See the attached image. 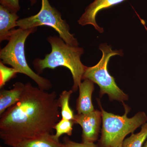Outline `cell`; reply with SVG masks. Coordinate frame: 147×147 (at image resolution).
I'll return each mask as SVG.
<instances>
[{
	"label": "cell",
	"instance_id": "1",
	"mask_svg": "<svg viewBox=\"0 0 147 147\" xmlns=\"http://www.w3.org/2000/svg\"><path fill=\"white\" fill-rule=\"evenodd\" d=\"M59 108L56 92H47L28 82L20 100L0 115V138L15 147L26 139L52 134L59 121Z\"/></svg>",
	"mask_w": 147,
	"mask_h": 147
},
{
	"label": "cell",
	"instance_id": "2",
	"mask_svg": "<svg viewBox=\"0 0 147 147\" xmlns=\"http://www.w3.org/2000/svg\"><path fill=\"white\" fill-rule=\"evenodd\" d=\"M47 41L51 46V52L43 59L37 58L34 61V67L38 74L42 73L45 69H54L59 66L70 70L73 80L72 90L76 92L82 83L83 75L87 67L81 61L84 50L78 46L68 45L57 36H50Z\"/></svg>",
	"mask_w": 147,
	"mask_h": 147
},
{
	"label": "cell",
	"instance_id": "3",
	"mask_svg": "<svg viewBox=\"0 0 147 147\" xmlns=\"http://www.w3.org/2000/svg\"><path fill=\"white\" fill-rule=\"evenodd\" d=\"M102 113L101 136L99 141L101 147H121L125 138L129 133L147 122L144 112H139L131 118L127 117L129 108L123 103L125 112L122 116L108 113L103 110L98 100Z\"/></svg>",
	"mask_w": 147,
	"mask_h": 147
},
{
	"label": "cell",
	"instance_id": "4",
	"mask_svg": "<svg viewBox=\"0 0 147 147\" xmlns=\"http://www.w3.org/2000/svg\"><path fill=\"white\" fill-rule=\"evenodd\" d=\"M37 29V28L28 29L19 28L14 30L8 43L0 51L1 62L4 64L10 65L18 73L28 76L40 89L49 90L52 87L51 82L32 70L27 63L25 55L26 40L31 34L36 31Z\"/></svg>",
	"mask_w": 147,
	"mask_h": 147
},
{
	"label": "cell",
	"instance_id": "5",
	"mask_svg": "<svg viewBox=\"0 0 147 147\" xmlns=\"http://www.w3.org/2000/svg\"><path fill=\"white\" fill-rule=\"evenodd\" d=\"M99 49L102 57L97 64L94 66L87 67L83 75L82 80L89 79L98 85L100 88V96L108 95L110 100H116L123 103L128 100V96L118 86L115 79L108 72V66L110 58L115 55L122 56V51L113 50L107 43H102Z\"/></svg>",
	"mask_w": 147,
	"mask_h": 147
},
{
	"label": "cell",
	"instance_id": "6",
	"mask_svg": "<svg viewBox=\"0 0 147 147\" xmlns=\"http://www.w3.org/2000/svg\"><path fill=\"white\" fill-rule=\"evenodd\" d=\"M43 26L53 28L67 44L72 46L79 45L77 39L69 32L68 24L62 18L59 11L50 5L48 0H41V9L36 14L17 21V26L23 29Z\"/></svg>",
	"mask_w": 147,
	"mask_h": 147
},
{
	"label": "cell",
	"instance_id": "7",
	"mask_svg": "<svg viewBox=\"0 0 147 147\" xmlns=\"http://www.w3.org/2000/svg\"><path fill=\"white\" fill-rule=\"evenodd\" d=\"M73 121L74 124L82 127V142L94 143L97 141L102 123L101 111L95 110L88 114H76Z\"/></svg>",
	"mask_w": 147,
	"mask_h": 147
},
{
	"label": "cell",
	"instance_id": "8",
	"mask_svg": "<svg viewBox=\"0 0 147 147\" xmlns=\"http://www.w3.org/2000/svg\"><path fill=\"white\" fill-rule=\"evenodd\" d=\"M125 1L126 0H94L85 9V12L78 20V23L82 26L91 25L101 33L104 32V30L98 25L96 21V16L97 13L101 10L110 8Z\"/></svg>",
	"mask_w": 147,
	"mask_h": 147
},
{
	"label": "cell",
	"instance_id": "9",
	"mask_svg": "<svg viewBox=\"0 0 147 147\" xmlns=\"http://www.w3.org/2000/svg\"><path fill=\"white\" fill-rule=\"evenodd\" d=\"M94 83L89 79H85L79 85V96L76 101L77 114H88L95 110L92 100L94 89Z\"/></svg>",
	"mask_w": 147,
	"mask_h": 147
},
{
	"label": "cell",
	"instance_id": "10",
	"mask_svg": "<svg viewBox=\"0 0 147 147\" xmlns=\"http://www.w3.org/2000/svg\"><path fill=\"white\" fill-rule=\"evenodd\" d=\"M19 16L16 12L6 7L0 5V41L9 40L14 28L17 26Z\"/></svg>",
	"mask_w": 147,
	"mask_h": 147
},
{
	"label": "cell",
	"instance_id": "11",
	"mask_svg": "<svg viewBox=\"0 0 147 147\" xmlns=\"http://www.w3.org/2000/svg\"><path fill=\"white\" fill-rule=\"evenodd\" d=\"M25 85L16 82L10 90L2 89L0 91V115L7 109L18 102L25 88Z\"/></svg>",
	"mask_w": 147,
	"mask_h": 147
},
{
	"label": "cell",
	"instance_id": "12",
	"mask_svg": "<svg viewBox=\"0 0 147 147\" xmlns=\"http://www.w3.org/2000/svg\"><path fill=\"white\" fill-rule=\"evenodd\" d=\"M15 147H65L63 143L56 139L53 134H46L40 137L22 141Z\"/></svg>",
	"mask_w": 147,
	"mask_h": 147
},
{
	"label": "cell",
	"instance_id": "13",
	"mask_svg": "<svg viewBox=\"0 0 147 147\" xmlns=\"http://www.w3.org/2000/svg\"><path fill=\"white\" fill-rule=\"evenodd\" d=\"M73 92L72 90H64L62 92L59 97V105L61 108V115L62 119L73 120L74 115L73 110L69 107V100Z\"/></svg>",
	"mask_w": 147,
	"mask_h": 147
},
{
	"label": "cell",
	"instance_id": "14",
	"mask_svg": "<svg viewBox=\"0 0 147 147\" xmlns=\"http://www.w3.org/2000/svg\"><path fill=\"white\" fill-rule=\"evenodd\" d=\"M147 138V122L142 125L141 131L125 139L121 147H142Z\"/></svg>",
	"mask_w": 147,
	"mask_h": 147
},
{
	"label": "cell",
	"instance_id": "15",
	"mask_svg": "<svg viewBox=\"0 0 147 147\" xmlns=\"http://www.w3.org/2000/svg\"><path fill=\"white\" fill-rule=\"evenodd\" d=\"M74 124L73 120L61 119L56 123L54 127V129L56 130V133L54 134L55 139L59 140L60 137L64 134L71 136Z\"/></svg>",
	"mask_w": 147,
	"mask_h": 147
},
{
	"label": "cell",
	"instance_id": "16",
	"mask_svg": "<svg viewBox=\"0 0 147 147\" xmlns=\"http://www.w3.org/2000/svg\"><path fill=\"white\" fill-rule=\"evenodd\" d=\"M1 62L0 63V71H1V82L0 88L1 89L6 83L10 79L14 77L16 74L18 73L15 69L9 68L4 65Z\"/></svg>",
	"mask_w": 147,
	"mask_h": 147
},
{
	"label": "cell",
	"instance_id": "17",
	"mask_svg": "<svg viewBox=\"0 0 147 147\" xmlns=\"http://www.w3.org/2000/svg\"><path fill=\"white\" fill-rule=\"evenodd\" d=\"M63 143L65 147H98L97 145L93 142L77 143L70 140L66 136L63 138Z\"/></svg>",
	"mask_w": 147,
	"mask_h": 147
},
{
	"label": "cell",
	"instance_id": "18",
	"mask_svg": "<svg viewBox=\"0 0 147 147\" xmlns=\"http://www.w3.org/2000/svg\"><path fill=\"white\" fill-rule=\"evenodd\" d=\"M1 5L17 12L20 10L19 0H0Z\"/></svg>",
	"mask_w": 147,
	"mask_h": 147
},
{
	"label": "cell",
	"instance_id": "19",
	"mask_svg": "<svg viewBox=\"0 0 147 147\" xmlns=\"http://www.w3.org/2000/svg\"><path fill=\"white\" fill-rule=\"evenodd\" d=\"M30 1L31 5L34 4L36 1V0H30Z\"/></svg>",
	"mask_w": 147,
	"mask_h": 147
},
{
	"label": "cell",
	"instance_id": "20",
	"mask_svg": "<svg viewBox=\"0 0 147 147\" xmlns=\"http://www.w3.org/2000/svg\"><path fill=\"white\" fill-rule=\"evenodd\" d=\"M144 147H147V138L146 139V143H145L144 146Z\"/></svg>",
	"mask_w": 147,
	"mask_h": 147
},
{
	"label": "cell",
	"instance_id": "21",
	"mask_svg": "<svg viewBox=\"0 0 147 147\" xmlns=\"http://www.w3.org/2000/svg\"></svg>",
	"mask_w": 147,
	"mask_h": 147
}]
</instances>
